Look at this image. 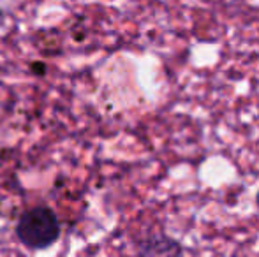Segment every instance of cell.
I'll use <instances>...</instances> for the list:
<instances>
[{
	"label": "cell",
	"instance_id": "obj_1",
	"mask_svg": "<svg viewBox=\"0 0 259 257\" xmlns=\"http://www.w3.org/2000/svg\"><path fill=\"white\" fill-rule=\"evenodd\" d=\"M14 233L21 245L30 250H45L57 243L62 227L57 213L48 206H34L21 213L14 226Z\"/></svg>",
	"mask_w": 259,
	"mask_h": 257
},
{
	"label": "cell",
	"instance_id": "obj_2",
	"mask_svg": "<svg viewBox=\"0 0 259 257\" xmlns=\"http://www.w3.org/2000/svg\"><path fill=\"white\" fill-rule=\"evenodd\" d=\"M138 257H182L184 247L180 241L164 233L148 234L141 238L136 245Z\"/></svg>",
	"mask_w": 259,
	"mask_h": 257
},
{
	"label": "cell",
	"instance_id": "obj_3",
	"mask_svg": "<svg viewBox=\"0 0 259 257\" xmlns=\"http://www.w3.org/2000/svg\"><path fill=\"white\" fill-rule=\"evenodd\" d=\"M30 69L35 76H42L46 72V64L45 62H32L30 64Z\"/></svg>",
	"mask_w": 259,
	"mask_h": 257
},
{
	"label": "cell",
	"instance_id": "obj_4",
	"mask_svg": "<svg viewBox=\"0 0 259 257\" xmlns=\"http://www.w3.org/2000/svg\"><path fill=\"white\" fill-rule=\"evenodd\" d=\"M4 20H6V14H4V11L0 9V25L4 23Z\"/></svg>",
	"mask_w": 259,
	"mask_h": 257
},
{
	"label": "cell",
	"instance_id": "obj_5",
	"mask_svg": "<svg viewBox=\"0 0 259 257\" xmlns=\"http://www.w3.org/2000/svg\"><path fill=\"white\" fill-rule=\"evenodd\" d=\"M256 202H257V208H259V192H257V195H256Z\"/></svg>",
	"mask_w": 259,
	"mask_h": 257
}]
</instances>
